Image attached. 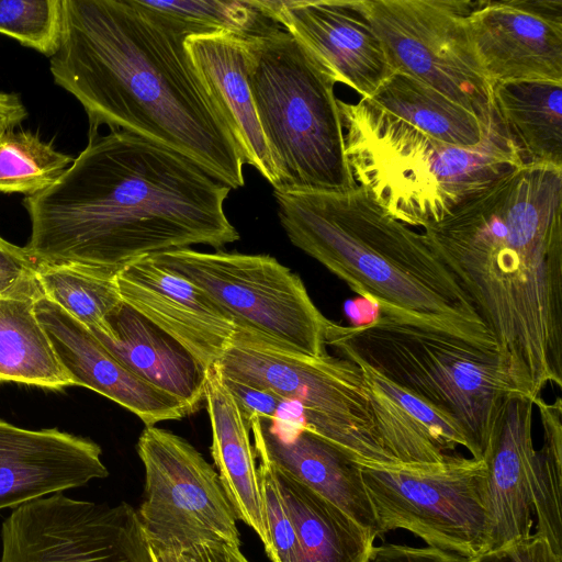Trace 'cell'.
<instances>
[{"label":"cell","instance_id":"obj_1","mask_svg":"<svg viewBox=\"0 0 562 562\" xmlns=\"http://www.w3.org/2000/svg\"><path fill=\"white\" fill-rule=\"evenodd\" d=\"M229 191L166 146L124 131L89 133L59 179L24 199V248L36 266L114 278L140 258L238 240L224 210Z\"/></svg>","mask_w":562,"mask_h":562},{"label":"cell","instance_id":"obj_2","mask_svg":"<svg viewBox=\"0 0 562 562\" xmlns=\"http://www.w3.org/2000/svg\"><path fill=\"white\" fill-rule=\"evenodd\" d=\"M515 391L562 387V167L521 165L423 228Z\"/></svg>","mask_w":562,"mask_h":562},{"label":"cell","instance_id":"obj_3","mask_svg":"<svg viewBox=\"0 0 562 562\" xmlns=\"http://www.w3.org/2000/svg\"><path fill=\"white\" fill-rule=\"evenodd\" d=\"M183 27L140 0H63L49 69L89 119L166 146L237 189L244 158L195 72Z\"/></svg>","mask_w":562,"mask_h":562},{"label":"cell","instance_id":"obj_4","mask_svg":"<svg viewBox=\"0 0 562 562\" xmlns=\"http://www.w3.org/2000/svg\"><path fill=\"white\" fill-rule=\"evenodd\" d=\"M290 241L378 304L382 315L436 326L496 346L423 233L389 215L357 186L347 191H276Z\"/></svg>","mask_w":562,"mask_h":562},{"label":"cell","instance_id":"obj_5","mask_svg":"<svg viewBox=\"0 0 562 562\" xmlns=\"http://www.w3.org/2000/svg\"><path fill=\"white\" fill-rule=\"evenodd\" d=\"M337 103L356 184L409 227L438 223L465 199L524 165L494 101L482 142L469 147L437 139L367 98Z\"/></svg>","mask_w":562,"mask_h":562},{"label":"cell","instance_id":"obj_6","mask_svg":"<svg viewBox=\"0 0 562 562\" xmlns=\"http://www.w3.org/2000/svg\"><path fill=\"white\" fill-rule=\"evenodd\" d=\"M326 346L362 363L451 419L482 460L512 386L495 349L389 315L360 326L330 322Z\"/></svg>","mask_w":562,"mask_h":562},{"label":"cell","instance_id":"obj_7","mask_svg":"<svg viewBox=\"0 0 562 562\" xmlns=\"http://www.w3.org/2000/svg\"><path fill=\"white\" fill-rule=\"evenodd\" d=\"M244 42L248 82L276 169L273 190L357 187L331 75L281 26Z\"/></svg>","mask_w":562,"mask_h":562},{"label":"cell","instance_id":"obj_8","mask_svg":"<svg viewBox=\"0 0 562 562\" xmlns=\"http://www.w3.org/2000/svg\"><path fill=\"white\" fill-rule=\"evenodd\" d=\"M217 366L225 379L297 405L304 427L359 467L400 470L381 441L368 385L355 361L310 356L236 324Z\"/></svg>","mask_w":562,"mask_h":562},{"label":"cell","instance_id":"obj_9","mask_svg":"<svg viewBox=\"0 0 562 562\" xmlns=\"http://www.w3.org/2000/svg\"><path fill=\"white\" fill-rule=\"evenodd\" d=\"M203 290L236 324L310 356H325L326 318L301 278L268 255L191 248L150 256Z\"/></svg>","mask_w":562,"mask_h":562},{"label":"cell","instance_id":"obj_10","mask_svg":"<svg viewBox=\"0 0 562 562\" xmlns=\"http://www.w3.org/2000/svg\"><path fill=\"white\" fill-rule=\"evenodd\" d=\"M378 537L405 529L430 548L474 558L487 550L483 460L453 454L429 471L361 468Z\"/></svg>","mask_w":562,"mask_h":562},{"label":"cell","instance_id":"obj_11","mask_svg":"<svg viewBox=\"0 0 562 562\" xmlns=\"http://www.w3.org/2000/svg\"><path fill=\"white\" fill-rule=\"evenodd\" d=\"M137 453L145 491L136 514L149 547L176 549L203 540L240 546L237 516L218 473L188 440L145 426Z\"/></svg>","mask_w":562,"mask_h":562},{"label":"cell","instance_id":"obj_12","mask_svg":"<svg viewBox=\"0 0 562 562\" xmlns=\"http://www.w3.org/2000/svg\"><path fill=\"white\" fill-rule=\"evenodd\" d=\"M394 72L409 75L482 116L492 85L467 29L471 0H363Z\"/></svg>","mask_w":562,"mask_h":562},{"label":"cell","instance_id":"obj_13","mask_svg":"<svg viewBox=\"0 0 562 562\" xmlns=\"http://www.w3.org/2000/svg\"><path fill=\"white\" fill-rule=\"evenodd\" d=\"M0 562H154L136 510L64 493L13 509L1 526Z\"/></svg>","mask_w":562,"mask_h":562},{"label":"cell","instance_id":"obj_14","mask_svg":"<svg viewBox=\"0 0 562 562\" xmlns=\"http://www.w3.org/2000/svg\"><path fill=\"white\" fill-rule=\"evenodd\" d=\"M467 29L492 87L562 83V0L473 1Z\"/></svg>","mask_w":562,"mask_h":562},{"label":"cell","instance_id":"obj_15","mask_svg":"<svg viewBox=\"0 0 562 562\" xmlns=\"http://www.w3.org/2000/svg\"><path fill=\"white\" fill-rule=\"evenodd\" d=\"M278 24L331 75L370 98L394 72L363 0L274 1Z\"/></svg>","mask_w":562,"mask_h":562},{"label":"cell","instance_id":"obj_16","mask_svg":"<svg viewBox=\"0 0 562 562\" xmlns=\"http://www.w3.org/2000/svg\"><path fill=\"white\" fill-rule=\"evenodd\" d=\"M122 301L165 331L207 371L229 347L234 318L203 290L145 257L114 277Z\"/></svg>","mask_w":562,"mask_h":562},{"label":"cell","instance_id":"obj_17","mask_svg":"<svg viewBox=\"0 0 562 562\" xmlns=\"http://www.w3.org/2000/svg\"><path fill=\"white\" fill-rule=\"evenodd\" d=\"M101 453L90 439L0 419V510L106 477Z\"/></svg>","mask_w":562,"mask_h":562},{"label":"cell","instance_id":"obj_18","mask_svg":"<svg viewBox=\"0 0 562 562\" xmlns=\"http://www.w3.org/2000/svg\"><path fill=\"white\" fill-rule=\"evenodd\" d=\"M35 313L71 385L88 387L120 404L145 426L190 415L181 402L126 368L55 303L42 296L35 302Z\"/></svg>","mask_w":562,"mask_h":562},{"label":"cell","instance_id":"obj_19","mask_svg":"<svg viewBox=\"0 0 562 562\" xmlns=\"http://www.w3.org/2000/svg\"><path fill=\"white\" fill-rule=\"evenodd\" d=\"M533 400L510 394L497 414L483 456L487 550L531 535L533 505L530 474L536 451L532 439Z\"/></svg>","mask_w":562,"mask_h":562},{"label":"cell","instance_id":"obj_20","mask_svg":"<svg viewBox=\"0 0 562 562\" xmlns=\"http://www.w3.org/2000/svg\"><path fill=\"white\" fill-rule=\"evenodd\" d=\"M255 453L336 505L378 538L361 467L299 422L248 418Z\"/></svg>","mask_w":562,"mask_h":562},{"label":"cell","instance_id":"obj_21","mask_svg":"<svg viewBox=\"0 0 562 562\" xmlns=\"http://www.w3.org/2000/svg\"><path fill=\"white\" fill-rule=\"evenodd\" d=\"M184 47L240 148L244 162L273 187L276 169L248 82L244 36L228 32L191 35L186 38Z\"/></svg>","mask_w":562,"mask_h":562},{"label":"cell","instance_id":"obj_22","mask_svg":"<svg viewBox=\"0 0 562 562\" xmlns=\"http://www.w3.org/2000/svg\"><path fill=\"white\" fill-rule=\"evenodd\" d=\"M356 363L368 385L381 441L400 470L429 471L446 463L458 447L469 449L465 436L451 419L369 367Z\"/></svg>","mask_w":562,"mask_h":562},{"label":"cell","instance_id":"obj_23","mask_svg":"<svg viewBox=\"0 0 562 562\" xmlns=\"http://www.w3.org/2000/svg\"><path fill=\"white\" fill-rule=\"evenodd\" d=\"M91 333L114 358L181 402L190 415L199 409L204 401L206 370L138 312L122 302L105 317L104 330Z\"/></svg>","mask_w":562,"mask_h":562},{"label":"cell","instance_id":"obj_24","mask_svg":"<svg viewBox=\"0 0 562 562\" xmlns=\"http://www.w3.org/2000/svg\"><path fill=\"white\" fill-rule=\"evenodd\" d=\"M204 402L212 431L211 454L222 485L237 519L254 529L266 550L269 538L250 425L217 363L206 371Z\"/></svg>","mask_w":562,"mask_h":562},{"label":"cell","instance_id":"obj_25","mask_svg":"<svg viewBox=\"0 0 562 562\" xmlns=\"http://www.w3.org/2000/svg\"><path fill=\"white\" fill-rule=\"evenodd\" d=\"M273 469L296 529L301 562H368L375 539L369 530L312 488Z\"/></svg>","mask_w":562,"mask_h":562},{"label":"cell","instance_id":"obj_26","mask_svg":"<svg viewBox=\"0 0 562 562\" xmlns=\"http://www.w3.org/2000/svg\"><path fill=\"white\" fill-rule=\"evenodd\" d=\"M492 98L524 165L562 167V83H495Z\"/></svg>","mask_w":562,"mask_h":562},{"label":"cell","instance_id":"obj_27","mask_svg":"<svg viewBox=\"0 0 562 562\" xmlns=\"http://www.w3.org/2000/svg\"><path fill=\"white\" fill-rule=\"evenodd\" d=\"M367 99L432 137L463 147L482 142L493 104L492 99L486 112L477 116L429 85L397 71Z\"/></svg>","mask_w":562,"mask_h":562},{"label":"cell","instance_id":"obj_28","mask_svg":"<svg viewBox=\"0 0 562 562\" xmlns=\"http://www.w3.org/2000/svg\"><path fill=\"white\" fill-rule=\"evenodd\" d=\"M36 301L0 299V382L61 390L71 382L36 316Z\"/></svg>","mask_w":562,"mask_h":562},{"label":"cell","instance_id":"obj_29","mask_svg":"<svg viewBox=\"0 0 562 562\" xmlns=\"http://www.w3.org/2000/svg\"><path fill=\"white\" fill-rule=\"evenodd\" d=\"M543 442L536 449L530 474V492L537 518L536 535L544 538L562 557L561 484H562V401L548 403L538 397Z\"/></svg>","mask_w":562,"mask_h":562},{"label":"cell","instance_id":"obj_30","mask_svg":"<svg viewBox=\"0 0 562 562\" xmlns=\"http://www.w3.org/2000/svg\"><path fill=\"white\" fill-rule=\"evenodd\" d=\"M140 2L179 24L190 35L228 32L250 37L280 26L274 18V1L269 0H140Z\"/></svg>","mask_w":562,"mask_h":562},{"label":"cell","instance_id":"obj_31","mask_svg":"<svg viewBox=\"0 0 562 562\" xmlns=\"http://www.w3.org/2000/svg\"><path fill=\"white\" fill-rule=\"evenodd\" d=\"M44 297L89 330L103 331L105 317L123 301L114 278L68 266H37Z\"/></svg>","mask_w":562,"mask_h":562},{"label":"cell","instance_id":"obj_32","mask_svg":"<svg viewBox=\"0 0 562 562\" xmlns=\"http://www.w3.org/2000/svg\"><path fill=\"white\" fill-rule=\"evenodd\" d=\"M72 161L31 132L8 131L0 137V191L40 192L55 183Z\"/></svg>","mask_w":562,"mask_h":562},{"label":"cell","instance_id":"obj_33","mask_svg":"<svg viewBox=\"0 0 562 562\" xmlns=\"http://www.w3.org/2000/svg\"><path fill=\"white\" fill-rule=\"evenodd\" d=\"M63 0H0V33L52 57L59 44Z\"/></svg>","mask_w":562,"mask_h":562},{"label":"cell","instance_id":"obj_34","mask_svg":"<svg viewBox=\"0 0 562 562\" xmlns=\"http://www.w3.org/2000/svg\"><path fill=\"white\" fill-rule=\"evenodd\" d=\"M258 476L263 501L269 546L266 552L272 562H301L296 529L283 498L272 464L261 454Z\"/></svg>","mask_w":562,"mask_h":562},{"label":"cell","instance_id":"obj_35","mask_svg":"<svg viewBox=\"0 0 562 562\" xmlns=\"http://www.w3.org/2000/svg\"><path fill=\"white\" fill-rule=\"evenodd\" d=\"M44 296L37 280V266L24 247L0 237V299Z\"/></svg>","mask_w":562,"mask_h":562},{"label":"cell","instance_id":"obj_36","mask_svg":"<svg viewBox=\"0 0 562 562\" xmlns=\"http://www.w3.org/2000/svg\"><path fill=\"white\" fill-rule=\"evenodd\" d=\"M154 562H250L240 546L221 540H203L189 547H149Z\"/></svg>","mask_w":562,"mask_h":562},{"label":"cell","instance_id":"obj_37","mask_svg":"<svg viewBox=\"0 0 562 562\" xmlns=\"http://www.w3.org/2000/svg\"><path fill=\"white\" fill-rule=\"evenodd\" d=\"M469 562H562L549 542L533 533L504 547L485 551Z\"/></svg>","mask_w":562,"mask_h":562},{"label":"cell","instance_id":"obj_38","mask_svg":"<svg viewBox=\"0 0 562 562\" xmlns=\"http://www.w3.org/2000/svg\"><path fill=\"white\" fill-rule=\"evenodd\" d=\"M368 562H469V559L430 547L386 543L373 546Z\"/></svg>","mask_w":562,"mask_h":562},{"label":"cell","instance_id":"obj_39","mask_svg":"<svg viewBox=\"0 0 562 562\" xmlns=\"http://www.w3.org/2000/svg\"><path fill=\"white\" fill-rule=\"evenodd\" d=\"M224 381L236 397L247 419L250 416H257L267 420H276L278 418L285 403L280 397L270 392L225 378Z\"/></svg>","mask_w":562,"mask_h":562},{"label":"cell","instance_id":"obj_40","mask_svg":"<svg viewBox=\"0 0 562 562\" xmlns=\"http://www.w3.org/2000/svg\"><path fill=\"white\" fill-rule=\"evenodd\" d=\"M26 115L27 111L18 94L0 91V137L14 130Z\"/></svg>","mask_w":562,"mask_h":562}]
</instances>
